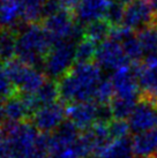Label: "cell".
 Here are the masks:
<instances>
[{"mask_svg": "<svg viewBox=\"0 0 157 158\" xmlns=\"http://www.w3.org/2000/svg\"><path fill=\"white\" fill-rule=\"evenodd\" d=\"M110 80L113 84L117 97L127 99H140L141 88L139 84L135 64L127 65L114 70Z\"/></svg>", "mask_w": 157, "mask_h": 158, "instance_id": "obj_7", "label": "cell"}, {"mask_svg": "<svg viewBox=\"0 0 157 158\" xmlns=\"http://www.w3.org/2000/svg\"><path fill=\"white\" fill-rule=\"evenodd\" d=\"M113 27L111 26L106 20H100L87 24L83 30V37L92 40L94 43H103L111 37Z\"/></svg>", "mask_w": 157, "mask_h": 158, "instance_id": "obj_20", "label": "cell"}, {"mask_svg": "<svg viewBox=\"0 0 157 158\" xmlns=\"http://www.w3.org/2000/svg\"><path fill=\"white\" fill-rule=\"evenodd\" d=\"M75 43L74 42H59L54 43L50 48L44 59L45 74L52 77L59 79L65 76L72 68L75 61Z\"/></svg>", "mask_w": 157, "mask_h": 158, "instance_id": "obj_5", "label": "cell"}, {"mask_svg": "<svg viewBox=\"0 0 157 158\" xmlns=\"http://www.w3.org/2000/svg\"><path fill=\"white\" fill-rule=\"evenodd\" d=\"M95 60L100 68L105 69L117 70L129 65V60L124 52L121 44L112 38L106 40L97 46Z\"/></svg>", "mask_w": 157, "mask_h": 158, "instance_id": "obj_10", "label": "cell"}, {"mask_svg": "<svg viewBox=\"0 0 157 158\" xmlns=\"http://www.w3.org/2000/svg\"><path fill=\"white\" fill-rule=\"evenodd\" d=\"M22 19L20 0H4L0 2V28L9 29Z\"/></svg>", "mask_w": 157, "mask_h": 158, "instance_id": "obj_18", "label": "cell"}, {"mask_svg": "<svg viewBox=\"0 0 157 158\" xmlns=\"http://www.w3.org/2000/svg\"><path fill=\"white\" fill-rule=\"evenodd\" d=\"M5 102H2V99H0V125L2 123V121H4L5 119Z\"/></svg>", "mask_w": 157, "mask_h": 158, "instance_id": "obj_32", "label": "cell"}, {"mask_svg": "<svg viewBox=\"0 0 157 158\" xmlns=\"http://www.w3.org/2000/svg\"><path fill=\"white\" fill-rule=\"evenodd\" d=\"M102 80L100 67L97 64L78 62L59 80L60 97L70 103L91 102Z\"/></svg>", "mask_w": 157, "mask_h": 158, "instance_id": "obj_1", "label": "cell"}, {"mask_svg": "<svg viewBox=\"0 0 157 158\" xmlns=\"http://www.w3.org/2000/svg\"><path fill=\"white\" fill-rule=\"evenodd\" d=\"M114 95H116V91L111 80L103 79L95 91L94 99L96 101L97 104H110L113 101Z\"/></svg>", "mask_w": 157, "mask_h": 158, "instance_id": "obj_27", "label": "cell"}, {"mask_svg": "<svg viewBox=\"0 0 157 158\" xmlns=\"http://www.w3.org/2000/svg\"><path fill=\"white\" fill-rule=\"evenodd\" d=\"M52 43L44 27L30 23L16 37V56L22 62L36 67V65L44 62Z\"/></svg>", "mask_w": 157, "mask_h": 158, "instance_id": "obj_3", "label": "cell"}, {"mask_svg": "<svg viewBox=\"0 0 157 158\" xmlns=\"http://www.w3.org/2000/svg\"><path fill=\"white\" fill-rule=\"evenodd\" d=\"M13 88L14 85L6 74L5 68L0 66V99H7L8 97L13 96Z\"/></svg>", "mask_w": 157, "mask_h": 158, "instance_id": "obj_30", "label": "cell"}, {"mask_svg": "<svg viewBox=\"0 0 157 158\" xmlns=\"http://www.w3.org/2000/svg\"><path fill=\"white\" fill-rule=\"evenodd\" d=\"M124 52L126 54V57L128 58V60L132 61L133 64L140 61V59L143 57V50L141 46L138 35H134V32H132L127 36L125 40L120 42Z\"/></svg>", "mask_w": 157, "mask_h": 158, "instance_id": "obj_25", "label": "cell"}, {"mask_svg": "<svg viewBox=\"0 0 157 158\" xmlns=\"http://www.w3.org/2000/svg\"><path fill=\"white\" fill-rule=\"evenodd\" d=\"M66 117V109L59 103L39 107L32 114V125L43 133L56 132Z\"/></svg>", "mask_w": 157, "mask_h": 158, "instance_id": "obj_11", "label": "cell"}, {"mask_svg": "<svg viewBox=\"0 0 157 158\" xmlns=\"http://www.w3.org/2000/svg\"><path fill=\"white\" fill-rule=\"evenodd\" d=\"M22 6V20L27 23H35L44 15L48 0H20Z\"/></svg>", "mask_w": 157, "mask_h": 158, "instance_id": "obj_22", "label": "cell"}, {"mask_svg": "<svg viewBox=\"0 0 157 158\" xmlns=\"http://www.w3.org/2000/svg\"><path fill=\"white\" fill-rule=\"evenodd\" d=\"M124 13H125L124 5L119 4V2L113 0L104 20H106L113 28L120 27L122 26V21H124Z\"/></svg>", "mask_w": 157, "mask_h": 158, "instance_id": "obj_29", "label": "cell"}, {"mask_svg": "<svg viewBox=\"0 0 157 158\" xmlns=\"http://www.w3.org/2000/svg\"><path fill=\"white\" fill-rule=\"evenodd\" d=\"M128 123L131 131L135 134L155 128L157 125V102L140 96Z\"/></svg>", "mask_w": 157, "mask_h": 158, "instance_id": "obj_9", "label": "cell"}, {"mask_svg": "<svg viewBox=\"0 0 157 158\" xmlns=\"http://www.w3.org/2000/svg\"><path fill=\"white\" fill-rule=\"evenodd\" d=\"M134 150L132 140L121 139V140H113L110 143L104 151L100 154V158H134Z\"/></svg>", "mask_w": 157, "mask_h": 158, "instance_id": "obj_19", "label": "cell"}, {"mask_svg": "<svg viewBox=\"0 0 157 158\" xmlns=\"http://www.w3.org/2000/svg\"><path fill=\"white\" fill-rule=\"evenodd\" d=\"M60 96L59 94V87L57 83L51 82V81H46L45 83L42 85V88L38 91H36L32 95H23L24 99H26L28 106L30 107L31 111L35 112L37 109L42 107L45 105H50L56 103L57 98Z\"/></svg>", "mask_w": 157, "mask_h": 158, "instance_id": "obj_16", "label": "cell"}, {"mask_svg": "<svg viewBox=\"0 0 157 158\" xmlns=\"http://www.w3.org/2000/svg\"><path fill=\"white\" fill-rule=\"evenodd\" d=\"M44 28L53 43L59 42H73L74 38L83 36L75 23L74 13L70 10H58L45 15Z\"/></svg>", "mask_w": 157, "mask_h": 158, "instance_id": "obj_6", "label": "cell"}, {"mask_svg": "<svg viewBox=\"0 0 157 158\" xmlns=\"http://www.w3.org/2000/svg\"><path fill=\"white\" fill-rule=\"evenodd\" d=\"M5 72L13 85L18 87L23 95H32L42 88L46 80L45 75L34 66H29L21 60H9L6 61Z\"/></svg>", "mask_w": 157, "mask_h": 158, "instance_id": "obj_4", "label": "cell"}, {"mask_svg": "<svg viewBox=\"0 0 157 158\" xmlns=\"http://www.w3.org/2000/svg\"><path fill=\"white\" fill-rule=\"evenodd\" d=\"M144 57L157 56V27L155 24L146 27L141 29L138 34Z\"/></svg>", "mask_w": 157, "mask_h": 158, "instance_id": "obj_21", "label": "cell"}, {"mask_svg": "<svg viewBox=\"0 0 157 158\" xmlns=\"http://www.w3.org/2000/svg\"><path fill=\"white\" fill-rule=\"evenodd\" d=\"M114 1H117V2H119V4H121V5H128V4H131L132 1H134V0H114Z\"/></svg>", "mask_w": 157, "mask_h": 158, "instance_id": "obj_34", "label": "cell"}, {"mask_svg": "<svg viewBox=\"0 0 157 158\" xmlns=\"http://www.w3.org/2000/svg\"><path fill=\"white\" fill-rule=\"evenodd\" d=\"M113 0H78L74 10L75 18L86 26L104 20Z\"/></svg>", "mask_w": 157, "mask_h": 158, "instance_id": "obj_14", "label": "cell"}, {"mask_svg": "<svg viewBox=\"0 0 157 158\" xmlns=\"http://www.w3.org/2000/svg\"><path fill=\"white\" fill-rule=\"evenodd\" d=\"M66 117L78 129H89L97 123L98 104L92 102L72 103L66 109Z\"/></svg>", "mask_w": 157, "mask_h": 158, "instance_id": "obj_13", "label": "cell"}, {"mask_svg": "<svg viewBox=\"0 0 157 158\" xmlns=\"http://www.w3.org/2000/svg\"><path fill=\"white\" fill-rule=\"evenodd\" d=\"M108 126H109V132L111 137H112V140L127 139V136H128V134L131 132L129 123L126 121V120L113 119Z\"/></svg>", "mask_w": 157, "mask_h": 158, "instance_id": "obj_28", "label": "cell"}, {"mask_svg": "<svg viewBox=\"0 0 157 158\" xmlns=\"http://www.w3.org/2000/svg\"><path fill=\"white\" fill-rule=\"evenodd\" d=\"M138 102H139V99H127V98L114 97L113 101L110 103L113 119H120V120L129 119Z\"/></svg>", "mask_w": 157, "mask_h": 158, "instance_id": "obj_24", "label": "cell"}, {"mask_svg": "<svg viewBox=\"0 0 157 158\" xmlns=\"http://www.w3.org/2000/svg\"><path fill=\"white\" fill-rule=\"evenodd\" d=\"M151 158H154V157H151Z\"/></svg>", "mask_w": 157, "mask_h": 158, "instance_id": "obj_36", "label": "cell"}, {"mask_svg": "<svg viewBox=\"0 0 157 158\" xmlns=\"http://www.w3.org/2000/svg\"><path fill=\"white\" fill-rule=\"evenodd\" d=\"M1 1H4V0H0V2H1Z\"/></svg>", "mask_w": 157, "mask_h": 158, "instance_id": "obj_35", "label": "cell"}, {"mask_svg": "<svg viewBox=\"0 0 157 158\" xmlns=\"http://www.w3.org/2000/svg\"><path fill=\"white\" fill-rule=\"evenodd\" d=\"M150 4L153 6V9H154V12H155V14L157 15V0H150Z\"/></svg>", "mask_w": 157, "mask_h": 158, "instance_id": "obj_33", "label": "cell"}, {"mask_svg": "<svg viewBox=\"0 0 157 158\" xmlns=\"http://www.w3.org/2000/svg\"><path fill=\"white\" fill-rule=\"evenodd\" d=\"M5 118L8 123H23L30 113V107L27 104L24 97L11 96L5 101Z\"/></svg>", "mask_w": 157, "mask_h": 158, "instance_id": "obj_17", "label": "cell"}, {"mask_svg": "<svg viewBox=\"0 0 157 158\" xmlns=\"http://www.w3.org/2000/svg\"><path fill=\"white\" fill-rule=\"evenodd\" d=\"M96 43L88 40L86 37L80 38L78 44L75 45V60L78 62H90L92 58L96 56Z\"/></svg>", "mask_w": 157, "mask_h": 158, "instance_id": "obj_26", "label": "cell"}, {"mask_svg": "<svg viewBox=\"0 0 157 158\" xmlns=\"http://www.w3.org/2000/svg\"><path fill=\"white\" fill-rule=\"evenodd\" d=\"M16 37L11 29L0 30V59L5 61L13 60L16 54Z\"/></svg>", "mask_w": 157, "mask_h": 158, "instance_id": "obj_23", "label": "cell"}, {"mask_svg": "<svg viewBox=\"0 0 157 158\" xmlns=\"http://www.w3.org/2000/svg\"><path fill=\"white\" fill-rule=\"evenodd\" d=\"M157 15L153 9L150 0H134L125 6L122 26L128 29H143L154 24Z\"/></svg>", "mask_w": 157, "mask_h": 158, "instance_id": "obj_8", "label": "cell"}, {"mask_svg": "<svg viewBox=\"0 0 157 158\" xmlns=\"http://www.w3.org/2000/svg\"><path fill=\"white\" fill-rule=\"evenodd\" d=\"M136 158H151L157 152V127L138 133L132 140Z\"/></svg>", "mask_w": 157, "mask_h": 158, "instance_id": "obj_15", "label": "cell"}, {"mask_svg": "<svg viewBox=\"0 0 157 158\" xmlns=\"http://www.w3.org/2000/svg\"><path fill=\"white\" fill-rule=\"evenodd\" d=\"M12 158H45L49 151V135L28 123H7L4 125Z\"/></svg>", "mask_w": 157, "mask_h": 158, "instance_id": "obj_2", "label": "cell"}, {"mask_svg": "<svg viewBox=\"0 0 157 158\" xmlns=\"http://www.w3.org/2000/svg\"><path fill=\"white\" fill-rule=\"evenodd\" d=\"M0 158H12L8 140L2 128H0Z\"/></svg>", "mask_w": 157, "mask_h": 158, "instance_id": "obj_31", "label": "cell"}, {"mask_svg": "<svg viewBox=\"0 0 157 158\" xmlns=\"http://www.w3.org/2000/svg\"><path fill=\"white\" fill-rule=\"evenodd\" d=\"M141 96L157 102V56L144 57L142 64L136 62Z\"/></svg>", "mask_w": 157, "mask_h": 158, "instance_id": "obj_12", "label": "cell"}]
</instances>
